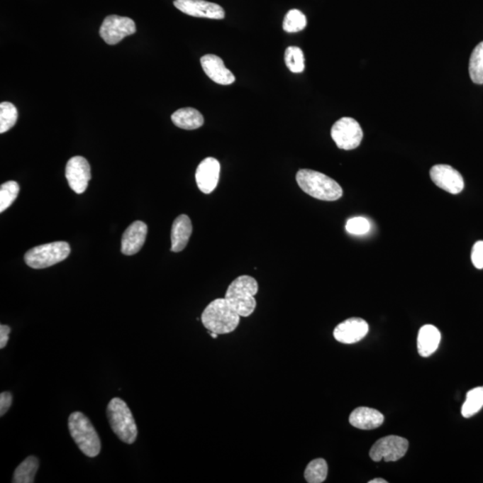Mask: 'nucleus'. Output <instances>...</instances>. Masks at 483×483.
<instances>
[{"instance_id":"nucleus-1","label":"nucleus","mask_w":483,"mask_h":483,"mask_svg":"<svg viewBox=\"0 0 483 483\" xmlns=\"http://www.w3.org/2000/svg\"><path fill=\"white\" fill-rule=\"evenodd\" d=\"M296 178L301 189L318 200L334 201L343 196L342 187L331 177L318 171L300 170Z\"/></svg>"},{"instance_id":"nucleus-2","label":"nucleus","mask_w":483,"mask_h":483,"mask_svg":"<svg viewBox=\"0 0 483 483\" xmlns=\"http://www.w3.org/2000/svg\"><path fill=\"white\" fill-rule=\"evenodd\" d=\"M258 291V282L255 277L240 276L229 285L225 299L240 316L249 317L256 309L255 296Z\"/></svg>"},{"instance_id":"nucleus-3","label":"nucleus","mask_w":483,"mask_h":483,"mask_svg":"<svg viewBox=\"0 0 483 483\" xmlns=\"http://www.w3.org/2000/svg\"><path fill=\"white\" fill-rule=\"evenodd\" d=\"M240 315L229 306L225 298H218L209 304L201 314V322L209 332L225 335L235 331L240 323Z\"/></svg>"},{"instance_id":"nucleus-4","label":"nucleus","mask_w":483,"mask_h":483,"mask_svg":"<svg viewBox=\"0 0 483 483\" xmlns=\"http://www.w3.org/2000/svg\"><path fill=\"white\" fill-rule=\"evenodd\" d=\"M68 430L79 450L88 457L101 453V442L91 421L83 413L74 412L68 418Z\"/></svg>"},{"instance_id":"nucleus-5","label":"nucleus","mask_w":483,"mask_h":483,"mask_svg":"<svg viewBox=\"0 0 483 483\" xmlns=\"http://www.w3.org/2000/svg\"><path fill=\"white\" fill-rule=\"evenodd\" d=\"M107 416L109 426L120 440L129 445L135 443L138 430L131 410L125 401L118 397L111 399L107 407Z\"/></svg>"},{"instance_id":"nucleus-6","label":"nucleus","mask_w":483,"mask_h":483,"mask_svg":"<svg viewBox=\"0 0 483 483\" xmlns=\"http://www.w3.org/2000/svg\"><path fill=\"white\" fill-rule=\"evenodd\" d=\"M70 252V245L67 242H53L30 249L26 253L25 260L30 268L45 269L63 262Z\"/></svg>"},{"instance_id":"nucleus-7","label":"nucleus","mask_w":483,"mask_h":483,"mask_svg":"<svg viewBox=\"0 0 483 483\" xmlns=\"http://www.w3.org/2000/svg\"><path fill=\"white\" fill-rule=\"evenodd\" d=\"M331 137L339 149L351 150L361 145L364 133L356 120L342 118L332 126Z\"/></svg>"},{"instance_id":"nucleus-8","label":"nucleus","mask_w":483,"mask_h":483,"mask_svg":"<svg viewBox=\"0 0 483 483\" xmlns=\"http://www.w3.org/2000/svg\"><path fill=\"white\" fill-rule=\"evenodd\" d=\"M409 447V441L406 438L389 435L380 438L373 445L370 457L375 462H395L406 454Z\"/></svg>"},{"instance_id":"nucleus-9","label":"nucleus","mask_w":483,"mask_h":483,"mask_svg":"<svg viewBox=\"0 0 483 483\" xmlns=\"http://www.w3.org/2000/svg\"><path fill=\"white\" fill-rule=\"evenodd\" d=\"M135 23L129 17L109 16L99 29V35L109 45H116L124 38L135 33Z\"/></svg>"},{"instance_id":"nucleus-10","label":"nucleus","mask_w":483,"mask_h":483,"mask_svg":"<svg viewBox=\"0 0 483 483\" xmlns=\"http://www.w3.org/2000/svg\"><path fill=\"white\" fill-rule=\"evenodd\" d=\"M66 177L72 190L78 194H84L91 178V167L87 160L82 156H75L68 160Z\"/></svg>"},{"instance_id":"nucleus-11","label":"nucleus","mask_w":483,"mask_h":483,"mask_svg":"<svg viewBox=\"0 0 483 483\" xmlns=\"http://www.w3.org/2000/svg\"><path fill=\"white\" fill-rule=\"evenodd\" d=\"M430 174L433 183L448 193L458 194L464 189V178L451 166L444 164L435 165L431 167Z\"/></svg>"},{"instance_id":"nucleus-12","label":"nucleus","mask_w":483,"mask_h":483,"mask_svg":"<svg viewBox=\"0 0 483 483\" xmlns=\"http://www.w3.org/2000/svg\"><path fill=\"white\" fill-rule=\"evenodd\" d=\"M174 6L181 12L191 16L216 20L225 17L224 9L221 6L205 0H174Z\"/></svg>"},{"instance_id":"nucleus-13","label":"nucleus","mask_w":483,"mask_h":483,"mask_svg":"<svg viewBox=\"0 0 483 483\" xmlns=\"http://www.w3.org/2000/svg\"><path fill=\"white\" fill-rule=\"evenodd\" d=\"M369 332L367 322L360 318H348L335 328L333 335L335 340L342 344H355L361 341Z\"/></svg>"},{"instance_id":"nucleus-14","label":"nucleus","mask_w":483,"mask_h":483,"mask_svg":"<svg viewBox=\"0 0 483 483\" xmlns=\"http://www.w3.org/2000/svg\"><path fill=\"white\" fill-rule=\"evenodd\" d=\"M221 174V163L215 157H206L201 161L195 173V180L199 189L205 194H210L216 189Z\"/></svg>"},{"instance_id":"nucleus-15","label":"nucleus","mask_w":483,"mask_h":483,"mask_svg":"<svg viewBox=\"0 0 483 483\" xmlns=\"http://www.w3.org/2000/svg\"><path fill=\"white\" fill-rule=\"evenodd\" d=\"M201 64L205 74L216 84L229 85L235 83L234 74L225 67L221 57L213 54L205 55L201 58Z\"/></svg>"},{"instance_id":"nucleus-16","label":"nucleus","mask_w":483,"mask_h":483,"mask_svg":"<svg viewBox=\"0 0 483 483\" xmlns=\"http://www.w3.org/2000/svg\"><path fill=\"white\" fill-rule=\"evenodd\" d=\"M148 227L143 221H135L130 225L123 234L121 252L125 255H133L145 245Z\"/></svg>"},{"instance_id":"nucleus-17","label":"nucleus","mask_w":483,"mask_h":483,"mask_svg":"<svg viewBox=\"0 0 483 483\" xmlns=\"http://www.w3.org/2000/svg\"><path fill=\"white\" fill-rule=\"evenodd\" d=\"M193 233V225L187 215H180L174 219L171 229V251L182 252L187 248Z\"/></svg>"},{"instance_id":"nucleus-18","label":"nucleus","mask_w":483,"mask_h":483,"mask_svg":"<svg viewBox=\"0 0 483 483\" xmlns=\"http://www.w3.org/2000/svg\"><path fill=\"white\" fill-rule=\"evenodd\" d=\"M384 421V416L378 410L361 406L355 409L349 416V423L360 430H374Z\"/></svg>"},{"instance_id":"nucleus-19","label":"nucleus","mask_w":483,"mask_h":483,"mask_svg":"<svg viewBox=\"0 0 483 483\" xmlns=\"http://www.w3.org/2000/svg\"><path fill=\"white\" fill-rule=\"evenodd\" d=\"M441 334L433 325H424L418 334L417 348L423 357H429L437 350L440 343Z\"/></svg>"},{"instance_id":"nucleus-20","label":"nucleus","mask_w":483,"mask_h":483,"mask_svg":"<svg viewBox=\"0 0 483 483\" xmlns=\"http://www.w3.org/2000/svg\"><path fill=\"white\" fill-rule=\"evenodd\" d=\"M171 119L174 126L184 130L198 129L204 124V116L193 108L178 109L171 116Z\"/></svg>"},{"instance_id":"nucleus-21","label":"nucleus","mask_w":483,"mask_h":483,"mask_svg":"<svg viewBox=\"0 0 483 483\" xmlns=\"http://www.w3.org/2000/svg\"><path fill=\"white\" fill-rule=\"evenodd\" d=\"M39 469V460L36 457L30 455L16 467L13 475V483H32Z\"/></svg>"},{"instance_id":"nucleus-22","label":"nucleus","mask_w":483,"mask_h":483,"mask_svg":"<svg viewBox=\"0 0 483 483\" xmlns=\"http://www.w3.org/2000/svg\"><path fill=\"white\" fill-rule=\"evenodd\" d=\"M483 407V387H477L467 393V399L462 406V414L470 418L477 413Z\"/></svg>"},{"instance_id":"nucleus-23","label":"nucleus","mask_w":483,"mask_h":483,"mask_svg":"<svg viewBox=\"0 0 483 483\" xmlns=\"http://www.w3.org/2000/svg\"><path fill=\"white\" fill-rule=\"evenodd\" d=\"M328 464L322 458L314 459L307 465L304 471V478L309 483H321L327 479Z\"/></svg>"},{"instance_id":"nucleus-24","label":"nucleus","mask_w":483,"mask_h":483,"mask_svg":"<svg viewBox=\"0 0 483 483\" xmlns=\"http://www.w3.org/2000/svg\"><path fill=\"white\" fill-rule=\"evenodd\" d=\"M469 74L474 84H483V42L479 43L472 52Z\"/></svg>"},{"instance_id":"nucleus-25","label":"nucleus","mask_w":483,"mask_h":483,"mask_svg":"<svg viewBox=\"0 0 483 483\" xmlns=\"http://www.w3.org/2000/svg\"><path fill=\"white\" fill-rule=\"evenodd\" d=\"M18 118V111L10 102L0 104V133H4L16 125Z\"/></svg>"},{"instance_id":"nucleus-26","label":"nucleus","mask_w":483,"mask_h":483,"mask_svg":"<svg viewBox=\"0 0 483 483\" xmlns=\"http://www.w3.org/2000/svg\"><path fill=\"white\" fill-rule=\"evenodd\" d=\"M306 26V16L298 9L289 10L283 22V29L287 33L301 32Z\"/></svg>"},{"instance_id":"nucleus-27","label":"nucleus","mask_w":483,"mask_h":483,"mask_svg":"<svg viewBox=\"0 0 483 483\" xmlns=\"http://www.w3.org/2000/svg\"><path fill=\"white\" fill-rule=\"evenodd\" d=\"M285 62L287 68L292 73H301L306 67L303 50L294 46L287 48L285 52Z\"/></svg>"},{"instance_id":"nucleus-28","label":"nucleus","mask_w":483,"mask_h":483,"mask_svg":"<svg viewBox=\"0 0 483 483\" xmlns=\"http://www.w3.org/2000/svg\"><path fill=\"white\" fill-rule=\"evenodd\" d=\"M19 191V184L15 181H9V182L1 184V187H0V212H3L11 206L18 196Z\"/></svg>"},{"instance_id":"nucleus-29","label":"nucleus","mask_w":483,"mask_h":483,"mask_svg":"<svg viewBox=\"0 0 483 483\" xmlns=\"http://www.w3.org/2000/svg\"><path fill=\"white\" fill-rule=\"evenodd\" d=\"M345 229L352 235H365L367 234L371 229V224L365 218L356 217L349 219Z\"/></svg>"},{"instance_id":"nucleus-30","label":"nucleus","mask_w":483,"mask_h":483,"mask_svg":"<svg viewBox=\"0 0 483 483\" xmlns=\"http://www.w3.org/2000/svg\"><path fill=\"white\" fill-rule=\"evenodd\" d=\"M471 259L476 269H483V241L475 243L472 250Z\"/></svg>"},{"instance_id":"nucleus-31","label":"nucleus","mask_w":483,"mask_h":483,"mask_svg":"<svg viewBox=\"0 0 483 483\" xmlns=\"http://www.w3.org/2000/svg\"><path fill=\"white\" fill-rule=\"evenodd\" d=\"M13 396L10 392L0 394V416H4L12 406Z\"/></svg>"},{"instance_id":"nucleus-32","label":"nucleus","mask_w":483,"mask_h":483,"mask_svg":"<svg viewBox=\"0 0 483 483\" xmlns=\"http://www.w3.org/2000/svg\"><path fill=\"white\" fill-rule=\"evenodd\" d=\"M10 332H11V328L8 325L1 324V326H0V348L4 349L8 345Z\"/></svg>"},{"instance_id":"nucleus-33","label":"nucleus","mask_w":483,"mask_h":483,"mask_svg":"<svg viewBox=\"0 0 483 483\" xmlns=\"http://www.w3.org/2000/svg\"><path fill=\"white\" fill-rule=\"evenodd\" d=\"M369 483H388V482H387L384 479L376 478L374 479H372V481H370Z\"/></svg>"},{"instance_id":"nucleus-34","label":"nucleus","mask_w":483,"mask_h":483,"mask_svg":"<svg viewBox=\"0 0 483 483\" xmlns=\"http://www.w3.org/2000/svg\"><path fill=\"white\" fill-rule=\"evenodd\" d=\"M209 333L211 334L212 338H217L218 337V335L217 333H214V332H209Z\"/></svg>"}]
</instances>
